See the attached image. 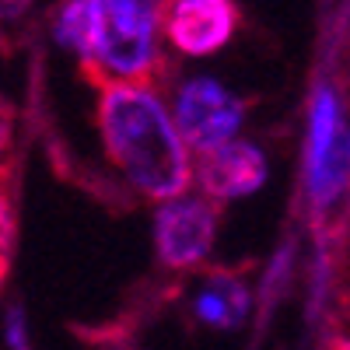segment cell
Returning <instances> with one entry per match:
<instances>
[{
    "label": "cell",
    "instance_id": "obj_1",
    "mask_svg": "<svg viewBox=\"0 0 350 350\" xmlns=\"http://www.w3.org/2000/svg\"><path fill=\"white\" fill-rule=\"evenodd\" d=\"M98 84V130L112 165L126 183L151 200H179L193 183V165L175 120L161 98L140 84L95 74Z\"/></svg>",
    "mask_w": 350,
    "mask_h": 350
},
{
    "label": "cell",
    "instance_id": "obj_2",
    "mask_svg": "<svg viewBox=\"0 0 350 350\" xmlns=\"http://www.w3.org/2000/svg\"><path fill=\"white\" fill-rule=\"evenodd\" d=\"M158 25L161 4L151 0H92L84 67L126 84L148 81L158 67Z\"/></svg>",
    "mask_w": 350,
    "mask_h": 350
},
{
    "label": "cell",
    "instance_id": "obj_3",
    "mask_svg": "<svg viewBox=\"0 0 350 350\" xmlns=\"http://www.w3.org/2000/svg\"><path fill=\"white\" fill-rule=\"evenodd\" d=\"M305 189L315 214L333 211L350 193V120L333 81H319L308 102Z\"/></svg>",
    "mask_w": 350,
    "mask_h": 350
},
{
    "label": "cell",
    "instance_id": "obj_4",
    "mask_svg": "<svg viewBox=\"0 0 350 350\" xmlns=\"http://www.w3.org/2000/svg\"><path fill=\"white\" fill-rule=\"evenodd\" d=\"M245 120V102L231 95L214 77H189L175 92V130L183 144L207 154L221 144H231Z\"/></svg>",
    "mask_w": 350,
    "mask_h": 350
},
{
    "label": "cell",
    "instance_id": "obj_5",
    "mask_svg": "<svg viewBox=\"0 0 350 350\" xmlns=\"http://www.w3.org/2000/svg\"><path fill=\"white\" fill-rule=\"evenodd\" d=\"M221 224V203L207 196L168 200L154 214V245L168 270H189L207 259Z\"/></svg>",
    "mask_w": 350,
    "mask_h": 350
},
{
    "label": "cell",
    "instance_id": "obj_6",
    "mask_svg": "<svg viewBox=\"0 0 350 350\" xmlns=\"http://www.w3.org/2000/svg\"><path fill=\"white\" fill-rule=\"evenodd\" d=\"M165 32L186 56H211L235 36L239 8L231 0H175L161 4Z\"/></svg>",
    "mask_w": 350,
    "mask_h": 350
},
{
    "label": "cell",
    "instance_id": "obj_7",
    "mask_svg": "<svg viewBox=\"0 0 350 350\" xmlns=\"http://www.w3.org/2000/svg\"><path fill=\"white\" fill-rule=\"evenodd\" d=\"M196 183L214 203L235 200V196H252L270 175L267 154L249 140H231L221 148L200 154L196 161Z\"/></svg>",
    "mask_w": 350,
    "mask_h": 350
},
{
    "label": "cell",
    "instance_id": "obj_8",
    "mask_svg": "<svg viewBox=\"0 0 350 350\" xmlns=\"http://www.w3.org/2000/svg\"><path fill=\"white\" fill-rule=\"evenodd\" d=\"M193 312L203 326L214 329H239L249 315V287L239 273L214 270L193 301Z\"/></svg>",
    "mask_w": 350,
    "mask_h": 350
},
{
    "label": "cell",
    "instance_id": "obj_9",
    "mask_svg": "<svg viewBox=\"0 0 350 350\" xmlns=\"http://www.w3.org/2000/svg\"><path fill=\"white\" fill-rule=\"evenodd\" d=\"M11 249H14V217H11L8 200L0 196V284H4L8 267H11Z\"/></svg>",
    "mask_w": 350,
    "mask_h": 350
},
{
    "label": "cell",
    "instance_id": "obj_10",
    "mask_svg": "<svg viewBox=\"0 0 350 350\" xmlns=\"http://www.w3.org/2000/svg\"><path fill=\"white\" fill-rule=\"evenodd\" d=\"M4 336H8V347H11V350H32V343H28L25 308H21V305H11V308H8V315H4Z\"/></svg>",
    "mask_w": 350,
    "mask_h": 350
},
{
    "label": "cell",
    "instance_id": "obj_11",
    "mask_svg": "<svg viewBox=\"0 0 350 350\" xmlns=\"http://www.w3.org/2000/svg\"><path fill=\"white\" fill-rule=\"evenodd\" d=\"M8 133H11V123H8V116L0 112V148H8Z\"/></svg>",
    "mask_w": 350,
    "mask_h": 350
},
{
    "label": "cell",
    "instance_id": "obj_12",
    "mask_svg": "<svg viewBox=\"0 0 350 350\" xmlns=\"http://www.w3.org/2000/svg\"><path fill=\"white\" fill-rule=\"evenodd\" d=\"M329 350H350V336H336V340L329 343Z\"/></svg>",
    "mask_w": 350,
    "mask_h": 350
},
{
    "label": "cell",
    "instance_id": "obj_13",
    "mask_svg": "<svg viewBox=\"0 0 350 350\" xmlns=\"http://www.w3.org/2000/svg\"><path fill=\"white\" fill-rule=\"evenodd\" d=\"M0 112H4V102H0Z\"/></svg>",
    "mask_w": 350,
    "mask_h": 350
}]
</instances>
